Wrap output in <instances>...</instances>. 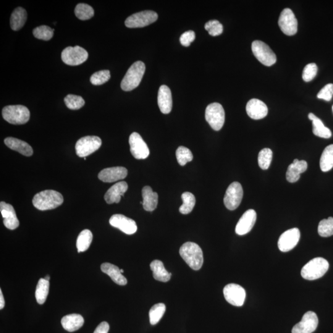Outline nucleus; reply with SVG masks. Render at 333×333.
<instances>
[{
    "label": "nucleus",
    "mask_w": 333,
    "mask_h": 333,
    "mask_svg": "<svg viewBox=\"0 0 333 333\" xmlns=\"http://www.w3.org/2000/svg\"><path fill=\"white\" fill-rule=\"evenodd\" d=\"M64 198L61 193L54 190H44L34 196L32 203L40 211L56 209L61 205Z\"/></svg>",
    "instance_id": "obj_1"
},
{
    "label": "nucleus",
    "mask_w": 333,
    "mask_h": 333,
    "mask_svg": "<svg viewBox=\"0 0 333 333\" xmlns=\"http://www.w3.org/2000/svg\"><path fill=\"white\" fill-rule=\"evenodd\" d=\"M180 254L183 260L194 271H199L203 265V253L197 244L187 242L180 249Z\"/></svg>",
    "instance_id": "obj_2"
},
{
    "label": "nucleus",
    "mask_w": 333,
    "mask_h": 333,
    "mask_svg": "<svg viewBox=\"0 0 333 333\" xmlns=\"http://www.w3.org/2000/svg\"><path fill=\"white\" fill-rule=\"evenodd\" d=\"M146 70L145 64L141 61H136L131 65L123 78L121 88L125 91L134 90L140 85Z\"/></svg>",
    "instance_id": "obj_3"
},
{
    "label": "nucleus",
    "mask_w": 333,
    "mask_h": 333,
    "mask_svg": "<svg viewBox=\"0 0 333 333\" xmlns=\"http://www.w3.org/2000/svg\"><path fill=\"white\" fill-rule=\"evenodd\" d=\"M2 115L6 121L14 125L26 124L30 116L29 110L22 105L5 106L2 110Z\"/></svg>",
    "instance_id": "obj_4"
},
{
    "label": "nucleus",
    "mask_w": 333,
    "mask_h": 333,
    "mask_svg": "<svg viewBox=\"0 0 333 333\" xmlns=\"http://www.w3.org/2000/svg\"><path fill=\"white\" fill-rule=\"evenodd\" d=\"M329 263L326 259L316 258L303 267L301 275L304 279L315 280L321 279L329 269Z\"/></svg>",
    "instance_id": "obj_5"
},
{
    "label": "nucleus",
    "mask_w": 333,
    "mask_h": 333,
    "mask_svg": "<svg viewBox=\"0 0 333 333\" xmlns=\"http://www.w3.org/2000/svg\"><path fill=\"white\" fill-rule=\"evenodd\" d=\"M252 51L258 61L266 66H272L277 62L276 54L263 41H254L252 43Z\"/></svg>",
    "instance_id": "obj_6"
},
{
    "label": "nucleus",
    "mask_w": 333,
    "mask_h": 333,
    "mask_svg": "<svg viewBox=\"0 0 333 333\" xmlns=\"http://www.w3.org/2000/svg\"><path fill=\"white\" fill-rule=\"evenodd\" d=\"M205 118L212 129L216 131L222 129L225 119L224 107L218 103L210 104L206 109Z\"/></svg>",
    "instance_id": "obj_7"
},
{
    "label": "nucleus",
    "mask_w": 333,
    "mask_h": 333,
    "mask_svg": "<svg viewBox=\"0 0 333 333\" xmlns=\"http://www.w3.org/2000/svg\"><path fill=\"white\" fill-rule=\"evenodd\" d=\"M101 145V139L98 136H84L76 143V154L78 157H86L98 150Z\"/></svg>",
    "instance_id": "obj_8"
},
{
    "label": "nucleus",
    "mask_w": 333,
    "mask_h": 333,
    "mask_svg": "<svg viewBox=\"0 0 333 333\" xmlns=\"http://www.w3.org/2000/svg\"><path fill=\"white\" fill-rule=\"evenodd\" d=\"M158 18L156 12L144 10L133 14L126 19L125 25L128 28H141L156 22Z\"/></svg>",
    "instance_id": "obj_9"
},
{
    "label": "nucleus",
    "mask_w": 333,
    "mask_h": 333,
    "mask_svg": "<svg viewBox=\"0 0 333 333\" xmlns=\"http://www.w3.org/2000/svg\"><path fill=\"white\" fill-rule=\"evenodd\" d=\"M88 57V52L79 46L67 47L61 53L62 61L72 66L82 64L87 60Z\"/></svg>",
    "instance_id": "obj_10"
},
{
    "label": "nucleus",
    "mask_w": 333,
    "mask_h": 333,
    "mask_svg": "<svg viewBox=\"0 0 333 333\" xmlns=\"http://www.w3.org/2000/svg\"><path fill=\"white\" fill-rule=\"evenodd\" d=\"M243 197L242 186L239 182H235L230 185L224 196L225 207L230 211H234L240 205Z\"/></svg>",
    "instance_id": "obj_11"
},
{
    "label": "nucleus",
    "mask_w": 333,
    "mask_h": 333,
    "mask_svg": "<svg viewBox=\"0 0 333 333\" xmlns=\"http://www.w3.org/2000/svg\"><path fill=\"white\" fill-rule=\"evenodd\" d=\"M280 29L288 36L295 35L298 31V20L293 10L285 8L280 14L279 20Z\"/></svg>",
    "instance_id": "obj_12"
},
{
    "label": "nucleus",
    "mask_w": 333,
    "mask_h": 333,
    "mask_svg": "<svg viewBox=\"0 0 333 333\" xmlns=\"http://www.w3.org/2000/svg\"><path fill=\"white\" fill-rule=\"evenodd\" d=\"M225 300L232 305L237 307L242 306L245 303L246 294L245 289L237 284L227 285L224 289Z\"/></svg>",
    "instance_id": "obj_13"
},
{
    "label": "nucleus",
    "mask_w": 333,
    "mask_h": 333,
    "mask_svg": "<svg viewBox=\"0 0 333 333\" xmlns=\"http://www.w3.org/2000/svg\"><path fill=\"white\" fill-rule=\"evenodd\" d=\"M300 238V231L297 228L286 231L280 236L278 242L279 250L283 253L292 251L297 246Z\"/></svg>",
    "instance_id": "obj_14"
},
{
    "label": "nucleus",
    "mask_w": 333,
    "mask_h": 333,
    "mask_svg": "<svg viewBox=\"0 0 333 333\" xmlns=\"http://www.w3.org/2000/svg\"><path fill=\"white\" fill-rule=\"evenodd\" d=\"M130 152L136 159H145L149 155V149L139 133L133 132L129 138Z\"/></svg>",
    "instance_id": "obj_15"
},
{
    "label": "nucleus",
    "mask_w": 333,
    "mask_h": 333,
    "mask_svg": "<svg viewBox=\"0 0 333 333\" xmlns=\"http://www.w3.org/2000/svg\"><path fill=\"white\" fill-rule=\"evenodd\" d=\"M319 319L314 312L309 311L304 315L302 320L293 327L292 333H313L318 327Z\"/></svg>",
    "instance_id": "obj_16"
},
{
    "label": "nucleus",
    "mask_w": 333,
    "mask_h": 333,
    "mask_svg": "<svg viewBox=\"0 0 333 333\" xmlns=\"http://www.w3.org/2000/svg\"><path fill=\"white\" fill-rule=\"evenodd\" d=\"M109 224L127 235L134 234L137 231V225L134 220L128 218L124 215H113L109 220Z\"/></svg>",
    "instance_id": "obj_17"
},
{
    "label": "nucleus",
    "mask_w": 333,
    "mask_h": 333,
    "mask_svg": "<svg viewBox=\"0 0 333 333\" xmlns=\"http://www.w3.org/2000/svg\"><path fill=\"white\" fill-rule=\"evenodd\" d=\"M257 220L256 212L253 209L246 211L238 221L236 226L235 232L237 235L242 236L247 234L253 229Z\"/></svg>",
    "instance_id": "obj_18"
},
{
    "label": "nucleus",
    "mask_w": 333,
    "mask_h": 333,
    "mask_svg": "<svg viewBox=\"0 0 333 333\" xmlns=\"http://www.w3.org/2000/svg\"><path fill=\"white\" fill-rule=\"evenodd\" d=\"M128 175V170L123 167L107 168L102 170L98 174V178L105 183H112L124 179Z\"/></svg>",
    "instance_id": "obj_19"
},
{
    "label": "nucleus",
    "mask_w": 333,
    "mask_h": 333,
    "mask_svg": "<svg viewBox=\"0 0 333 333\" xmlns=\"http://www.w3.org/2000/svg\"><path fill=\"white\" fill-rule=\"evenodd\" d=\"M0 211L3 218V224L7 229L14 230L19 225L15 210L9 204L1 201L0 203Z\"/></svg>",
    "instance_id": "obj_20"
},
{
    "label": "nucleus",
    "mask_w": 333,
    "mask_h": 333,
    "mask_svg": "<svg viewBox=\"0 0 333 333\" xmlns=\"http://www.w3.org/2000/svg\"><path fill=\"white\" fill-rule=\"evenodd\" d=\"M246 109L249 116L254 120L264 119L268 114L267 105L258 99H252L249 101Z\"/></svg>",
    "instance_id": "obj_21"
},
{
    "label": "nucleus",
    "mask_w": 333,
    "mask_h": 333,
    "mask_svg": "<svg viewBox=\"0 0 333 333\" xmlns=\"http://www.w3.org/2000/svg\"><path fill=\"white\" fill-rule=\"evenodd\" d=\"M157 103L162 113L169 114L172 109V93L166 85L160 86L157 96Z\"/></svg>",
    "instance_id": "obj_22"
},
{
    "label": "nucleus",
    "mask_w": 333,
    "mask_h": 333,
    "mask_svg": "<svg viewBox=\"0 0 333 333\" xmlns=\"http://www.w3.org/2000/svg\"><path fill=\"white\" fill-rule=\"evenodd\" d=\"M128 190V184L125 182H120L110 188L105 194L104 199L109 204L119 203L122 196Z\"/></svg>",
    "instance_id": "obj_23"
},
{
    "label": "nucleus",
    "mask_w": 333,
    "mask_h": 333,
    "mask_svg": "<svg viewBox=\"0 0 333 333\" xmlns=\"http://www.w3.org/2000/svg\"><path fill=\"white\" fill-rule=\"evenodd\" d=\"M308 163L306 161H299L296 159L293 163L288 168L287 179L290 183H295L300 180L301 174L308 169Z\"/></svg>",
    "instance_id": "obj_24"
},
{
    "label": "nucleus",
    "mask_w": 333,
    "mask_h": 333,
    "mask_svg": "<svg viewBox=\"0 0 333 333\" xmlns=\"http://www.w3.org/2000/svg\"><path fill=\"white\" fill-rule=\"evenodd\" d=\"M4 144L12 150L17 151L25 156H31L33 153V149L30 145L19 139L6 138L4 140Z\"/></svg>",
    "instance_id": "obj_25"
},
{
    "label": "nucleus",
    "mask_w": 333,
    "mask_h": 333,
    "mask_svg": "<svg viewBox=\"0 0 333 333\" xmlns=\"http://www.w3.org/2000/svg\"><path fill=\"white\" fill-rule=\"evenodd\" d=\"M101 271L108 275L116 284L125 286L127 284V280L122 275L119 267L110 263H103L101 266Z\"/></svg>",
    "instance_id": "obj_26"
},
{
    "label": "nucleus",
    "mask_w": 333,
    "mask_h": 333,
    "mask_svg": "<svg viewBox=\"0 0 333 333\" xmlns=\"http://www.w3.org/2000/svg\"><path fill=\"white\" fill-rule=\"evenodd\" d=\"M61 324L64 329L69 332H73L79 330L84 324V319L79 314H70L61 319Z\"/></svg>",
    "instance_id": "obj_27"
},
{
    "label": "nucleus",
    "mask_w": 333,
    "mask_h": 333,
    "mask_svg": "<svg viewBox=\"0 0 333 333\" xmlns=\"http://www.w3.org/2000/svg\"><path fill=\"white\" fill-rule=\"evenodd\" d=\"M143 206L146 211L153 212L157 208L158 204V195L154 192L149 186H146L142 190Z\"/></svg>",
    "instance_id": "obj_28"
},
{
    "label": "nucleus",
    "mask_w": 333,
    "mask_h": 333,
    "mask_svg": "<svg viewBox=\"0 0 333 333\" xmlns=\"http://www.w3.org/2000/svg\"><path fill=\"white\" fill-rule=\"evenodd\" d=\"M27 19V13L25 9L18 7L10 15V24L13 30L17 31L24 25Z\"/></svg>",
    "instance_id": "obj_29"
},
{
    "label": "nucleus",
    "mask_w": 333,
    "mask_h": 333,
    "mask_svg": "<svg viewBox=\"0 0 333 333\" xmlns=\"http://www.w3.org/2000/svg\"><path fill=\"white\" fill-rule=\"evenodd\" d=\"M150 268L153 271L154 279L159 282H167L171 278V273L168 272L165 269L162 262L155 260L151 262Z\"/></svg>",
    "instance_id": "obj_30"
},
{
    "label": "nucleus",
    "mask_w": 333,
    "mask_h": 333,
    "mask_svg": "<svg viewBox=\"0 0 333 333\" xmlns=\"http://www.w3.org/2000/svg\"><path fill=\"white\" fill-rule=\"evenodd\" d=\"M309 119L313 121V133L315 135L323 138H331V130L325 127L323 122L319 117L313 113H310L309 114Z\"/></svg>",
    "instance_id": "obj_31"
},
{
    "label": "nucleus",
    "mask_w": 333,
    "mask_h": 333,
    "mask_svg": "<svg viewBox=\"0 0 333 333\" xmlns=\"http://www.w3.org/2000/svg\"><path fill=\"white\" fill-rule=\"evenodd\" d=\"M320 166L322 171L329 172L333 167V145L328 146L322 154Z\"/></svg>",
    "instance_id": "obj_32"
},
{
    "label": "nucleus",
    "mask_w": 333,
    "mask_h": 333,
    "mask_svg": "<svg viewBox=\"0 0 333 333\" xmlns=\"http://www.w3.org/2000/svg\"><path fill=\"white\" fill-rule=\"evenodd\" d=\"M92 240L93 234L91 231L89 230H83L78 236L77 243H76L78 253H80L81 252H85L88 250L91 243H92Z\"/></svg>",
    "instance_id": "obj_33"
},
{
    "label": "nucleus",
    "mask_w": 333,
    "mask_h": 333,
    "mask_svg": "<svg viewBox=\"0 0 333 333\" xmlns=\"http://www.w3.org/2000/svg\"><path fill=\"white\" fill-rule=\"evenodd\" d=\"M49 289V282L44 279L39 280L37 285H36L35 291V298L36 302L40 305H42L46 300L48 297Z\"/></svg>",
    "instance_id": "obj_34"
},
{
    "label": "nucleus",
    "mask_w": 333,
    "mask_h": 333,
    "mask_svg": "<svg viewBox=\"0 0 333 333\" xmlns=\"http://www.w3.org/2000/svg\"><path fill=\"white\" fill-rule=\"evenodd\" d=\"M182 199L183 204L179 209L180 213L185 215L191 213L196 204L195 196L190 192H185L182 194Z\"/></svg>",
    "instance_id": "obj_35"
},
{
    "label": "nucleus",
    "mask_w": 333,
    "mask_h": 333,
    "mask_svg": "<svg viewBox=\"0 0 333 333\" xmlns=\"http://www.w3.org/2000/svg\"><path fill=\"white\" fill-rule=\"evenodd\" d=\"M166 307L163 303L157 304L149 311V322L152 325L158 324L166 313Z\"/></svg>",
    "instance_id": "obj_36"
},
{
    "label": "nucleus",
    "mask_w": 333,
    "mask_h": 333,
    "mask_svg": "<svg viewBox=\"0 0 333 333\" xmlns=\"http://www.w3.org/2000/svg\"><path fill=\"white\" fill-rule=\"evenodd\" d=\"M75 14L78 19L82 20L91 19L94 15V9L90 5L85 3H79L75 9Z\"/></svg>",
    "instance_id": "obj_37"
},
{
    "label": "nucleus",
    "mask_w": 333,
    "mask_h": 333,
    "mask_svg": "<svg viewBox=\"0 0 333 333\" xmlns=\"http://www.w3.org/2000/svg\"><path fill=\"white\" fill-rule=\"evenodd\" d=\"M273 153L271 149L264 148L259 152L258 164L262 170H267L271 166Z\"/></svg>",
    "instance_id": "obj_38"
},
{
    "label": "nucleus",
    "mask_w": 333,
    "mask_h": 333,
    "mask_svg": "<svg viewBox=\"0 0 333 333\" xmlns=\"http://www.w3.org/2000/svg\"><path fill=\"white\" fill-rule=\"evenodd\" d=\"M318 232L322 237H330L333 235V218L332 217L329 219L322 220L319 223Z\"/></svg>",
    "instance_id": "obj_39"
},
{
    "label": "nucleus",
    "mask_w": 333,
    "mask_h": 333,
    "mask_svg": "<svg viewBox=\"0 0 333 333\" xmlns=\"http://www.w3.org/2000/svg\"><path fill=\"white\" fill-rule=\"evenodd\" d=\"M176 157L178 164L181 166H184L188 162L192 161L193 155L191 151L184 146L178 147L176 151Z\"/></svg>",
    "instance_id": "obj_40"
},
{
    "label": "nucleus",
    "mask_w": 333,
    "mask_h": 333,
    "mask_svg": "<svg viewBox=\"0 0 333 333\" xmlns=\"http://www.w3.org/2000/svg\"><path fill=\"white\" fill-rule=\"evenodd\" d=\"M64 103L68 108L72 110H78L85 105V100L82 97L74 94H68L64 98Z\"/></svg>",
    "instance_id": "obj_41"
},
{
    "label": "nucleus",
    "mask_w": 333,
    "mask_h": 333,
    "mask_svg": "<svg viewBox=\"0 0 333 333\" xmlns=\"http://www.w3.org/2000/svg\"><path fill=\"white\" fill-rule=\"evenodd\" d=\"M53 30L46 25L39 26L33 30V34L35 38L45 41L50 40L53 36Z\"/></svg>",
    "instance_id": "obj_42"
},
{
    "label": "nucleus",
    "mask_w": 333,
    "mask_h": 333,
    "mask_svg": "<svg viewBox=\"0 0 333 333\" xmlns=\"http://www.w3.org/2000/svg\"><path fill=\"white\" fill-rule=\"evenodd\" d=\"M111 78V73L108 70H100L94 73L90 77V82L94 85H101L106 83Z\"/></svg>",
    "instance_id": "obj_43"
},
{
    "label": "nucleus",
    "mask_w": 333,
    "mask_h": 333,
    "mask_svg": "<svg viewBox=\"0 0 333 333\" xmlns=\"http://www.w3.org/2000/svg\"><path fill=\"white\" fill-rule=\"evenodd\" d=\"M205 29L208 31L210 35L216 36L221 35L224 30L222 23L217 20H211L205 24Z\"/></svg>",
    "instance_id": "obj_44"
},
{
    "label": "nucleus",
    "mask_w": 333,
    "mask_h": 333,
    "mask_svg": "<svg viewBox=\"0 0 333 333\" xmlns=\"http://www.w3.org/2000/svg\"><path fill=\"white\" fill-rule=\"evenodd\" d=\"M318 67L315 63H311L304 67L303 72V78L306 82H311L317 75Z\"/></svg>",
    "instance_id": "obj_45"
},
{
    "label": "nucleus",
    "mask_w": 333,
    "mask_h": 333,
    "mask_svg": "<svg viewBox=\"0 0 333 333\" xmlns=\"http://www.w3.org/2000/svg\"><path fill=\"white\" fill-rule=\"evenodd\" d=\"M333 96V84L329 83L325 85L317 94V98L330 101Z\"/></svg>",
    "instance_id": "obj_46"
},
{
    "label": "nucleus",
    "mask_w": 333,
    "mask_h": 333,
    "mask_svg": "<svg viewBox=\"0 0 333 333\" xmlns=\"http://www.w3.org/2000/svg\"><path fill=\"white\" fill-rule=\"evenodd\" d=\"M195 33L193 30L185 31L180 36V43L183 46L188 47L190 45L191 42L195 40Z\"/></svg>",
    "instance_id": "obj_47"
},
{
    "label": "nucleus",
    "mask_w": 333,
    "mask_h": 333,
    "mask_svg": "<svg viewBox=\"0 0 333 333\" xmlns=\"http://www.w3.org/2000/svg\"><path fill=\"white\" fill-rule=\"evenodd\" d=\"M109 325L106 322H102L97 327L93 333H108Z\"/></svg>",
    "instance_id": "obj_48"
},
{
    "label": "nucleus",
    "mask_w": 333,
    "mask_h": 333,
    "mask_svg": "<svg viewBox=\"0 0 333 333\" xmlns=\"http://www.w3.org/2000/svg\"><path fill=\"white\" fill-rule=\"evenodd\" d=\"M4 305H5L4 299L3 297V295H2V291L1 289H0V309H1V310H2V309L4 308Z\"/></svg>",
    "instance_id": "obj_49"
},
{
    "label": "nucleus",
    "mask_w": 333,
    "mask_h": 333,
    "mask_svg": "<svg viewBox=\"0 0 333 333\" xmlns=\"http://www.w3.org/2000/svg\"><path fill=\"white\" fill-rule=\"evenodd\" d=\"M44 279L46 280H48V281H49V280H50V277H49V275H46V276L44 277Z\"/></svg>",
    "instance_id": "obj_50"
},
{
    "label": "nucleus",
    "mask_w": 333,
    "mask_h": 333,
    "mask_svg": "<svg viewBox=\"0 0 333 333\" xmlns=\"http://www.w3.org/2000/svg\"><path fill=\"white\" fill-rule=\"evenodd\" d=\"M120 272H121L122 274H123V273L124 272V270H123V269L120 270Z\"/></svg>",
    "instance_id": "obj_51"
},
{
    "label": "nucleus",
    "mask_w": 333,
    "mask_h": 333,
    "mask_svg": "<svg viewBox=\"0 0 333 333\" xmlns=\"http://www.w3.org/2000/svg\"><path fill=\"white\" fill-rule=\"evenodd\" d=\"M84 160H86V157H83Z\"/></svg>",
    "instance_id": "obj_52"
},
{
    "label": "nucleus",
    "mask_w": 333,
    "mask_h": 333,
    "mask_svg": "<svg viewBox=\"0 0 333 333\" xmlns=\"http://www.w3.org/2000/svg\"></svg>",
    "instance_id": "obj_53"
}]
</instances>
